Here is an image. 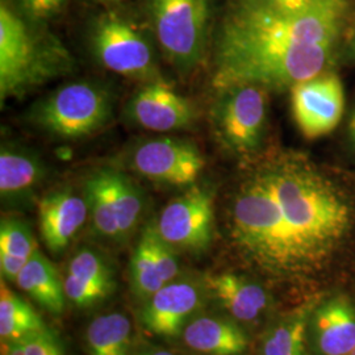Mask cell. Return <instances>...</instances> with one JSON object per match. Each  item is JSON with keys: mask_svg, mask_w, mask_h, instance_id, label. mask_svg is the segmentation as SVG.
Returning <instances> with one entry per match:
<instances>
[{"mask_svg": "<svg viewBox=\"0 0 355 355\" xmlns=\"http://www.w3.org/2000/svg\"><path fill=\"white\" fill-rule=\"evenodd\" d=\"M350 355H355V350H354V352H353V353H352V354H350Z\"/></svg>", "mask_w": 355, "mask_h": 355, "instance_id": "38", "label": "cell"}, {"mask_svg": "<svg viewBox=\"0 0 355 355\" xmlns=\"http://www.w3.org/2000/svg\"><path fill=\"white\" fill-rule=\"evenodd\" d=\"M73 58L60 41L36 35L23 17L0 6V99L21 96L71 71Z\"/></svg>", "mask_w": 355, "mask_h": 355, "instance_id": "4", "label": "cell"}, {"mask_svg": "<svg viewBox=\"0 0 355 355\" xmlns=\"http://www.w3.org/2000/svg\"><path fill=\"white\" fill-rule=\"evenodd\" d=\"M347 130H349L350 141H352V144L354 145L355 148V108L353 110V112H352L350 119H349V128H347Z\"/></svg>", "mask_w": 355, "mask_h": 355, "instance_id": "34", "label": "cell"}, {"mask_svg": "<svg viewBox=\"0 0 355 355\" xmlns=\"http://www.w3.org/2000/svg\"><path fill=\"white\" fill-rule=\"evenodd\" d=\"M114 112L110 94L89 82L69 83L36 103L29 121L61 139H82L105 127Z\"/></svg>", "mask_w": 355, "mask_h": 355, "instance_id": "5", "label": "cell"}, {"mask_svg": "<svg viewBox=\"0 0 355 355\" xmlns=\"http://www.w3.org/2000/svg\"><path fill=\"white\" fill-rule=\"evenodd\" d=\"M114 199L121 240L137 228L144 211V198L140 189L123 173L105 168Z\"/></svg>", "mask_w": 355, "mask_h": 355, "instance_id": "24", "label": "cell"}, {"mask_svg": "<svg viewBox=\"0 0 355 355\" xmlns=\"http://www.w3.org/2000/svg\"><path fill=\"white\" fill-rule=\"evenodd\" d=\"M144 232L146 233L150 242L153 257L155 259V263L159 270L162 279L166 284L173 282L179 272V263H178L177 255L174 253V248L161 239L154 224L148 225Z\"/></svg>", "mask_w": 355, "mask_h": 355, "instance_id": "28", "label": "cell"}, {"mask_svg": "<svg viewBox=\"0 0 355 355\" xmlns=\"http://www.w3.org/2000/svg\"><path fill=\"white\" fill-rule=\"evenodd\" d=\"M127 114L139 127L153 132H173L190 127L196 112L186 98L159 79L148 82L132 96Z\"/></svg>", "mask_w": 355, "mask_h": 355, "instance_id": "12", "label": "cell"}, {"mask_svg": "<svg viewBox=\"0 0 355 355\" xmlns=\"http://www.w3.org/2000/svg\"><path fill=\"white\" fill-rule=\"evenodd\" d=\"M274 7L286 12H303L312 7L318 0H266Z\"/></svg>", "mask_w": 355, "mask_h": 355, "instance_id": "32", "label": "cell"}, {"mask_svg": "<svg viewBox=\"0 0 355 355\" xmlns=\"http://www.w3.org/2000/svg\"><path fill=\"white\" fill-rule=\"evenodd\" d=\"M207 283L216 300L240 321H254L266 311V291L252 280L225 272L209 277Z\"/></svg>", "mask_w": 355, "mask_h": 355, "instance_id": "17", "label": "cell"}, {"mask_svg": "<svg viewBox=\"0 0 355 355\" xmlns=\"http://www.w3.org/2000/svg\"><path fill=\"white\" fill-rule=\"evenodd\" d=\"M24 341L26 355H66L64 343H61L58 334L48 327L26 336Z\"/></svg>", "mask_w": 355, "mask_h": 355, "instance_id": "30", "label": "cell"}, {"mask_svg": "<svg viewBox=\"0 0 355 355\" xmlns=\"http://www.w3.org/2000/svg\"><path fill=\"white\" fill-rule=\"evenodd\" d=\"M64 287L66 297L79 308L96 304L104 300L111 293L96 284L79 279L78 277L70 272H67L64 279Z\"/></svg>", "mask_w": 355, "mask_h": 355, "instance_id": "29", "label": "cell"}, {"mask_svg": "<svg viewBox=\"0 0 355 355\" xmlns=\"http://www.w3.org/2000/svg\"><path fill=\"white\" fill-rule=\"evenodd\" d=\"M1 355H26V341L24 338L1 341Z\"/></svg>", "mask_w": 355, "mask_h": 355, "instance_id": "33", "label": "cell"}, {"mask_svg": "<svg viewBox=\"0 0 355 355\" xmlns=\"http://www.w3.org/2000/svg\"><path fill=\"white\" fill-rule=\"evenodd\" d=\"M129 272L135 295L145 302L166 284L153 257L152 246L145 232L130 258Z\"/></svg>", "mask_w": 355, "mask_h": 355, "instance_id": "25", "label": "cell"}, {"mask_svg": "<svg viewBox=\"0 0 355 355\" xmlns=\"http://www.w3.org/2000/svg\"><path fill=\"white\" fill-rule=\"evenodd\" d=\"M101 1H119V0H101Z\"/></svg>", "mask_w": 355, "mask_h": 355, "instance_id": "37", "label": "cell"}, {"mask_svg": "<svg viewBox=\"0 0 355 355\" xmlns=\"http://www.w3.org/2000/svg\"><path fill=\"white\" fill-rule=\"evenodd\" d=\"M44 320L23 297L13 293L1 280L0 284V337L1 341L24 338L45 329Z\"/></svg>", "mask_w": 355, "mask_h": 355, "instance_id": "22", "label": "cell"}, {"mask_svg": "<svg viewBox=\"0 0 355 355\" xmlns=\"http://www.w3.org/2000/svg\"><path fill=\"white\" fill-rule=\"evenodd\" d=\"M67 272L76 275L79 279L96 284L111 293L114 291V278L111 268L101 254L91 249H83L78 252L71 259Z\"/></svg>", "mask_w": 355, "mask_h": 355, "instance_id": "27", "label": "cell"}, {"mask_svg": "<svg viewBox=\"0 0 355 355\" xmlns=\"http://www.w3.org/2000/svg\"><path fill=\"white\" fill-rule=\"evenodd\" d=\"M183 340L192 350L208 355H239L248 346L239 325L217 318L192 320L183 330Z\"/></svg>", "mask_w": 355, "mask_h": 355, "instance_id": "18", "label": "cell"}, {"mask_svg": "<svg viewBox=\"0 0 355 355\" xmlns=\"http://www.w3.org/2000/svg\"><path fill=\"white\" fill-rule=\"evenodd\" d=\"M130 343V321L119 312L94 318L86 330L89 355H129Z\"/></svg>", "mask_w": 355, "mask_h": 355, "instance_id": "21", "label": "cell"}, {"mask_svg": "<svg viewBox=\"0 0 355 355\" xmlns=\"http://www.w3.org/2000/svg\"><path fill=\"white\" fill-rule=\"evenodd\" d=\"M350 51H352V55H353V58L355 60V36L353 38V41H352V45H350Z\"/></svg>", "mask_w": 355, "mask_h": 355, "instance_id": "36", "label": "cell"}, {"mask_svg": "<svg viewBox=\"0 0 355 355\" xmlns=\"http://www.w3.org/2000/svg\"><path fill=\"white\" fill-rule=\"evenodd\" d=\"M15 283L48 312L53 315L64 312V280H61L57 268L40 250L29 258Z\"/></svg>", "mask_w": 355, "mask_h": 355, "instance_id": "19", "label": "cell"}, {"mask_svg": "<svg viewBox=\"0 0 355 355\" xmlns=\"http://www.w3.org/2000/svg\"><path fill=\"white\" fill-rule=\"evenodd\" d=\"M153 28L167 60L182 74L192 71L203 58L208 0H149Z\"/></svg>", "mask_w": 355, "mask_h": 355, "instance_id": "6", "label": "cell"}, {"mask_svg": "<svg viewBox=\"0 0 355 355\" xmlns=\"http://www.w3.org/2000/svg\"><path fill=\"white\" fill-rule=\"evenodd\" d=\"M141 355H175L171 352H167V350H150V352H146V353H142Z\"/></svg>", "mask_w": 355, "mask_h": 355, "instance_id": "35", "label": "cell"}, {"mask_svg": "<svg viewBox=\"0 0 355 355\" xmlns=\"http://www.w3.org/2000/svg\"><path fill=\"white\" fill-rule=\"evenodd\" d=\"M69 0H19L20 10L32 21H46L57 16Z\"/></svg>", "mask_w": 355, "mask_h": 355, "instance_id": "31", "label": "cell"}, {"mask_svg": "<svg viewBox=\"0 0 355 355\" xmlns=\"http://www.w3.org/2000/svg\"><path fill=\"white\" fill-rule=\"evenodd\" d=\"M230 230L242 253L267 272L286 277L308 272L279 202L259 170L233 198Z\"/></svg>", "mask_w": 355, "mask_h": 355, "instance_id": "3", "label": "cell"}, {"mask_svg": "<svg viewBox=\"0 0 355 355\" xmlns=\"http://www.w3.org/2000/svg\"><path fill=\"white\" fill-rule=\"evenodd\" d=\"M86 198L69 189L53 191L38 202L41 239L53 254L62 253L86 223Z\"/></svg>", "mask_w": 355, "mask_h": 355, "instance_id": "14", "label": "cell"}, {"mask_svg": "<svg viewBox=\"0 0 355 355\" xmlns=\"http://www.w3.org/2000/svg\"><path fill=\"white\" fill-rule=\"evenodd\" d=\"M259 171L279 202L306 271L322 266L353 224L343 192L302 157H280Z\"/></svg>", "mask_w": 355, "mask_h": 355, "instance_id": "2", "label": "cell"}, {"mask_svg": "<svg viewBox=\"0 0 355 355\" xmlns=\"http://www.w3.org/2000/svg\"><path fill=\"white\" fill-rule=\"evenodd\" d=\"M205 161L196 145L175 137H159L140 144L130 166L142 177L158 183L187 186L203 171Z\"/></svg>", "mask_w": 355, "mask_h": 355, "instance_id": "10", "label": "cell"}, {"mask_svg": "<svg viewBox=\"0 0 355 355\" xmlns=\"http://www.w3.org/2000/svg\"><path fill=\"white\" fill-rule=\"evenodd\" d=\"M37 242L31 227L17 217H4L0 224V255H10L28 262L37 252Z\"/></svg>", "mask_w": 355, "mask_h": 355, "instance_id": "26", "label": "cell"}, {"mask_svg": "<svg viewBox=\"0 0 355 355\" xmlns=\"http://www.w3.org/2000/svg\"><path fill=\"white\" fill-rule=\"evenodd\" d=\"M267 89L253 85H237L220 89L211 111L217 141L240 157L257 152L267 129Z\"/></svg>", "mask_w": 355, "mask_h": 355, "instance_id": "7", "label": "cell"}, {"mask_svg": "<svg viewBox=\"0 0 355 355\" xmlns=\"http://www.w3.org/2000/svg\"><path fill=\"white\" fill-rule=\"evenodd\" d=\"M46 170L35 153L19 146L3 145L0 150V193L6 202H19L31 196Z\"/></svg>", "mask_w": 355, "mask_h": 355, "instance_id": "16", "label": "cell"}, {"mask_svg": "<svg viewBox=\"0 0 355 355\" xmlns=\"http://www.w3.org/2000/svg\"><path fill=\"white\" fill-rule=\"evenodd\" d=\"M315 306L313 302L303 305L267 330L262 341V355H309L306 337Z\"/></svg>", "mask_w": 355, "mask_h": 355, "instance_id": "20", "label": "cell"}, {"mask_svg": "<svg viewBox=\"0 0 355 355\" xmlns=\"http://www.w3.org/2000/svg\"><path fill=\"white\" fill-rule=\"evenodd\" d=\"M346 10L347 0H318L297 13L266 0H230L216 35L214 86L284 91L322 74L334 58Z\"/></svg>", "mask_w": 355, "mask_h": 355, "instance_id": "1", "label": "cell"}, {"mask_svg": "<svg viewBox=\"0 0 355 355\" xmlns=\"http://www.w3.org/2000/svg\"><path fill=\"white\" fill-rule=\"evenodd\" d=\"M91 51L99 64L116 74L140 80H159L149 40L127 19L104 13L91 28Z\"/></svg>", "mask_w": 355, "mask_h": 355, "instance_id": "8", "label": "cell"}, {"mask_svg": "<svg viewBox=\"0 0 355 355\" xmlns=\"http://www.w3.org/2000/svg\"><path fill=\"white\" fill-rule=\"evenodd\" d=\"M292 114L308 139H318L340 124L345 110L343 82L336 74H320L291 89Z\"/></svg>", "mask_w": 355, "mask_h": 355, "instance_id": "11", "label": "cell"}, {"mask_svg": "<svg viewBox=\"0 0 355 355\" xmlns=\"http://www.w3.org/2000/svg\"><path fill=\"white\" fill-rule=\"evenodd\" d=\"M85 198L95 230L102 237L120 241L121 234L105 168L94 173L86 180Z\"/></svg>", "mask_w": 355, "mask_h": 355, "instance_id": "23", "label": "cell"}, {"mask_svg": "<svg viewBox=\"0 0 355 355\" xmlns=\"http://www.w3.org/2000/svg\"><path fill=\"white\" fill-rule=\"evenodd\" d=\"M202 303L199 288L189 282H170L146 300L141 324L148 333L162 338L178 337Z\"/></svg>", "mask_w": 355, "mask_h": 355, "instance_id": "13", "label": "cell"}, {"mask_svg": "<svg viewBox=\"0 0 355 355\" xmlns=\"http://www.w3.org/2000/svg\"><path fill=\"white\" fill-rule=\"evenodd\" d=\"M154 227L173 248L191 252L207 249L214 230V203L209 192L192 187L166 205Z\"/></svg>", "mask_w": 355, "mask_h": 355, "instance_id": "9", "label": "cell"}, {"mask_svg": "<svg viewBox=\"0 0 355 355\" xmlns=\"http://www.w3.org/2000/svg\"><path fill=\"white\" fill-rule=\"evenodd\" d=\"M309 330L320 355H350L355 350V306L336 295L315 306Z\"/></svg>", "mask_w": 355, "mask_h": 355, "instance_id": "15", "label": "cell"}]
</instances>
